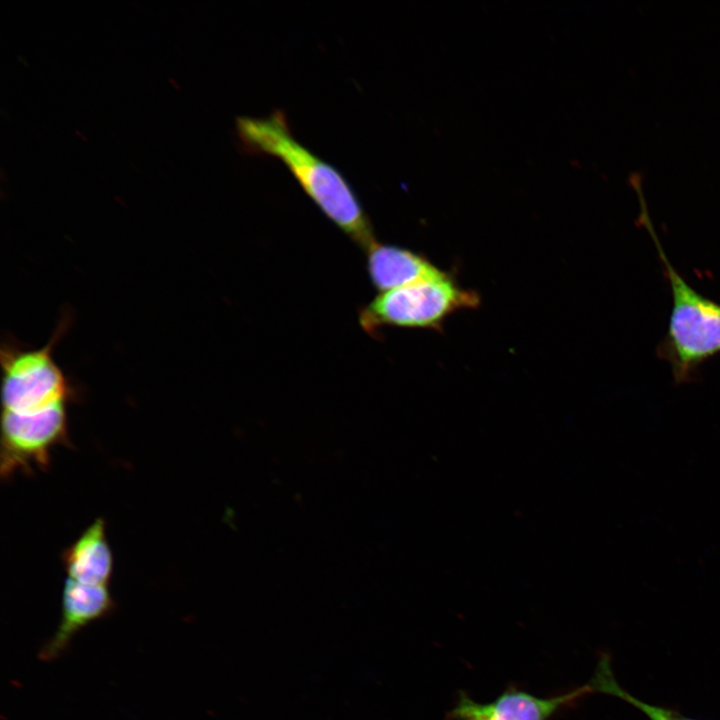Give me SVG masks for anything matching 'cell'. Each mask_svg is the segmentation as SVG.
<instances>
[{
	"label": "cell",
	"mask_w": 720,
	"mask_h": 720,
	"mask_svg": "<svg viewBox=\"0 0 720 720\" xmlns=\"http://www.w3.org/2000/svg\"><path fill=\"white\" fill-rule=\"evenodd\" d=\"M639 220L655 243L672 296L667 331L657 353L670 365L676 383L689 382L704 362L720 353V303L699 293L671 264L649 214Z\"/></svg>",
	"instance_id": "cell-2"
},
{
	"label": "cell",
	"mask_w": 720,
	"mask_h": 720,
	"mask_svg": "<svg viewBox=\"0 0 720 720\" xmlns=\"http://www.w3.org/2000/svg\"><path fill=\"white\" fill-rule=\"evenodd\" d=\"M236 131L248 153L278 158L321 212L361 248L367 250L376 242L371 221L350 182L294 137L282 110L266 117L239 116Z\"/></svg>",
	"instance_id": "cell-1"
},
{
	"label": "cell",
	"mask_w": 720,
	"mask_h": 720,
	"mask_svg": "<svg viewBox=\"0 0 720 720\" xmlns=\"http://www.w3.org/2000/svg\"><path fill=\"white\" fill-rule=\"evenodd\" d=\"M593 693H604L624 700L642 711L650 720H695L671 708L655 706L637 699L624 690L616 681L608 655H602L593 677L590 679Z\"/></svg>",
	"instance_id": "cell-10"
},
{
	"label": "cell",
	"mask_w": 720,
	"mask_h": 720,
	"mask_svg": "<svg viewBox=\"0 0 720 720\" xmlns=\"http://www.w3.org/2000/svg\"><path fill=\"white\" fill-rule=\"evenodd\" d=\"M479 295L461 287L449 274L381 292L359 311V323L370 336L385 327L440 329L455 312L473 309Z\"/></svg>",
	"instance_id": "cell-4"
},
{
	"label": "cell",
	"mask_w": 720,
	"mask_h": 720,
	"mask_svg": "<svg viewBox=\"0 0 720 720\" xmlns=\"http://www.w3.org/2000/svg\"><path fill=\"white\" fill-rule=\"evenodd\" d=\"M62 560L69 578L86 584L107 585L113 572V556L105 521L94 520L64 551Z\"/></svg>",
	"instance_id": "cell-9"
},
{
	"label": "cell",
	"mask_w": 720,
	"mask_h": 720,
	"mask_svg": "<svg viewBox=\"0 0 720 720\" xmlns=\"http://www.w3.org/2000/svg\"><path fill=\"white\" fill-rule=\"evenodd\" d=\"M72 323L70 311H64L49 341L36 348L13 336L1 342L2 412L36 414L79 399L78 386L59 366L54 349Z\"/></svg>",
	"instance_id": "cell-3"
},
{
	"label": "cell",
	"mask_w": 720,
	"mask_h": 720,
	"mask_svg": "<svg viewBox=\"0 0 720 720\" xmlns=\"http://www.w3.org/2000/svg\"><path fill=\"white\" fill-rule=\"evenodd\" d=\"M367 271L371 283L385 292L435 279L446 272L426 257L406 248L373 243L367 250Z\"/></svg>",
	"instance_id": "cell-8"
},
{
	"label": "cell",
	"mask_w": 720,
	"mask_h": 720,
	"mask_svg": "<svg viewBox=\"0 0 720 720\" xmlns=\"http://www.w3.org/2000/svg\"><path fill=\"white\" fill-rule=\"evenodd\" d=\"M68 440V405L36 414L2 412L1 475L46 469L50 451Z\"/></svg>",
	"instance_id": "cell-5"
},
{
	"label": "cell",
	"mask_w": 720,
	"mask_h": 720,
	"mask_svg": "<svg viewBox=\"0 0 720 720\" xmlns=\"http://www.w3.org/2000/svg\"><path fill=\"white\" fill-rule=\"evenodd\" d=\"M114 607L107 585L86 584L67 577L62 592L60 623L40 649L39 658L52 661L61 656L79 630L110 614Z\"/></svg>",
	"instance_id": "cell-7"
},
{
	"label": "cell",
	"mask_w": 720,
	"mask_h": 720,
	"mask_svg": "<svg viewBox=\"0 0 720 720\" xmlns=\"http://www.w3.org/2000/svg\"><path fill=\"white\" fill-rule=\"evenodd\" d=\"M593 693L590 683L551 697H539L514 686L508 687L495 700L480 703L459 692L455 705L447 713L448 720H551L560 710L574 705Z\"/></svg>",
	"instance_id": "cell-6"
}]
</instances>
